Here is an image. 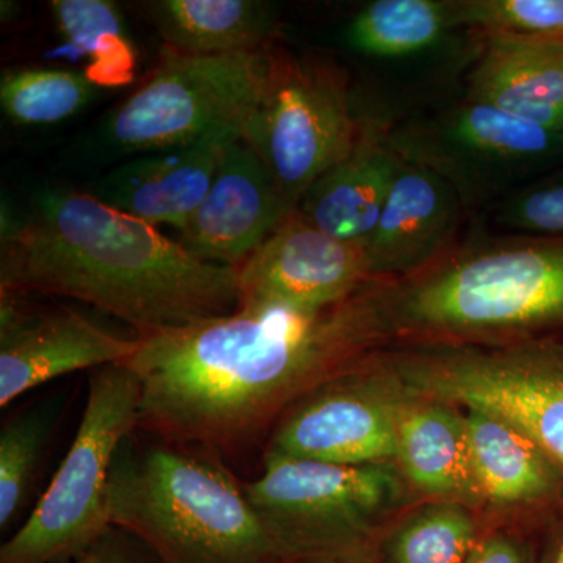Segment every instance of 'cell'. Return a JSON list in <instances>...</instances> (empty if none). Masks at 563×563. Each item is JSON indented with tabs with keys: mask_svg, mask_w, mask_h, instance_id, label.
I'll return each instance as SVG.
<instances>
[{
	"mask_svg": "<svg viewBox=\"0 0 563 563\" xmlns=\"http://www.w3.org/2000/svg\"><path fill=\"white\" fill-rule=\"evenodd\" d=\"M73 563H161L139 539L120 528H111L87 553Z\"/></svg>",
	"mask_w": 563,
	"mask_h": 563,
	"instance_id": "29",
	"label": "cell"
},
{
	"mask_svg": "<svg viewBox=\"0 0 563 563\" xmlns=\"http://www.w3.org/2000/svg\"><path fill=\"white\" fill-rule=\"evenodd\" d=\"M387 280L321 309L262 303L139 339V428L166 443L240 453L299 396L347 376L383 339Z\"/></svg>",
	"mask_w": 563,
	"mask_h": 563,
	"instance_id": "1",
	"label": "cell"
},
{
	"mask_svg": "<svg viewBox=\"0 0 563 563\" xmlns=\"http://www.w3.org/2000/svg\"><path fill=\"white\" fill-rule=\"evenodd\" d=\"M448 25V2L377 0L355 16L347 38L365 54L399 57L432 46Z\"/></svg>",
	"mask_w": 563,
	"mask_h": 563,
	"instance_id": "23",
	"label": "cell"
},
{
	"mask_svg": "<svg viewBox=\"0 0 563 563\" xmlns=\"http://www.w3.org/2000/svg\"><path fill=\"white\" fill-rule=\"evenodd\" d=\"M141 384L124 363L92 373L87 406L60 468L29 520L0 550V563L76 561L110 531V477L139 428Z\"/></svg>",
	"mask_w": 563,
	"mask_h": 563,
	"instance_id": "5",
	"label": "cell"
},
{
	"mask_svg": "<svg viewBox=\"0 0 563 563\" xmlns=\"http://www.w3.org/2000/svg\"><path fill=\"white\" fill-rule=\"evenodd\" d=\"M553 563H563V547L561 548V551H559L558 555H555Z\"/></svg>",
	"mask_w": 563,
	"mask_h": 563,
	"instance_id": "31",
	"label": "cell"
},
{
	"mask_svg": "<svg viewBox=\"0 0 563 563\" xmlns=\"http://www.w3.org/2000/svg\"><path fill=\"white\" fill-rule=\"evenodd\" d=\"M476 525L459 504L424 510L404 526L391 547L393 563H466Z\"/></svg>",
	"mask_w": 563,
	"mask_h": 563,
	"instance_id": "26",
	"label": "cell"
},
{
	"mask_svg": "<svg viewBox=\"0 0 563 563\" xmlns=\"http://www.w3.org/2000/svg\"><path fill=\"white\" fill-rule=\"evenodd\" d=\"M146 7L165 46L184 54H247L277 36L268 3L255 0H158Z\"/></svg>",
	"mask_w": 563,
	"mask_h": 563,
	"instance_id": "19",
	"label": "cell"
},
{
	"mask_svg": "<svg viewBox=\"0 0 563 563\" xmlns=\"http://www.w3.org/2000/svg\"><path fill=\"white\" fill-rule=\"evenodd\" d=\"M446 155L481 169L501 173L533 169L563 154V132L514 114L470 102L454 111L443 132ZM444 144V146H446Z\"/></svg>",
	"mask_w": 563,
	"mask_h": 563,
	"instance_id": "21",
	"label": "cell"
},
{
	"mask_svg": "<svg viewBox=\"0 0 563 563\" xmlns=\"http://www.w3.org/2000/svg\"><path fill=\"white\" fill-rule=\"evenodd\" d=\"M461 221L459 195L435 169L399 162L372 235L363 242L373 279L417 272L446 255Z\"/></svg>",
	"mask_w": 563,
	"mask_h": 563,
	"instance_id": "14",
	"label": "cell"
},
{
	"mask_svg": "<svg viewBox=\"0 0 563 563\" xmlns=\"http://www.w3.org/2000/svg\"><path fill=\"white\" fill-rule=\"evenodd\" d=\"M225 146L199 144L147 152L118 166L96 187V198L141 221L180 229L209 192Z\"/></svg>",
	"mask_w": 563,
	"mask_h": 563,
	"instance_id": "15",
	"label": "cell"
},
{
	"mask_svg": "<svg viewBox=\"0 0 563 563\" xmlns=\"http://www.w3.org/2000/svg\"><path fill=\"white\" fill-rule=\"evenodd\" d=\"M266 47L184 54L163 46L157 65L111 118L120 150L158 152L243 140L261 101Z\"/></svg>",
	"mask_w": 563,
	"mask_h": 563,
	"instance_id": "6",
	"label": "cell"
},
{
	"mask_svg": "<svg viewBox=\"0 0 563 563\" xmlns=\"http://www.w3.org/2000/svg\"><path fill=\"white\" fill-rule=\"evenodd\" d=\"M111 526L161 563H288L217 455L162 442L122 444L110 477Z\"/></svg>",
	"mask_w": 563,
	"mask_h": 563,
	"instance_id": "3",
	"label": "cell"
},
{
	"mask_svg": "<svg viewBox=\"0 0 563 563\" xmlns=\"http://www.w3.org/2000/svg\"><path fill=\"white\" fill-rule=\"evenodd\" d=\"M463 418L481 498L528 503L558 488L555 463L525 433L481 410L468 409Z\"/></svg>",
	"mask_w": 563,
	"mask_h": 563,
	"instance_id": "20",
	"label": "cell"
},
{
	"mask_svg": "<svg viewBox=\"0 0 563 563\" xmlns=\"http://www.w3.org/2000/svg\"><path fill=\"white\" fill-rule=\"evenodd\" d=\"M406 335L472 336L563 325V236H515L443 255L401 291L388 318Z\"/></svg>",
	"mask_w": 563,
	"mask_h": 563,
	"instance_id": "4",
	"label": "cell"
},
{
	"mask_svg": "<svg viewBox=\"0 0 563 563\" xmlns=\"http://www.w3.org/2000/svg\"><path fill=\"white\" fill-rule=\"evenodd\" d=\"M0 290L91 303L147 339L235 312L240 274L95 195L55 192L3 240Z\"/></svg>",
	"mask_w": 563,
	"mask_h": 563,
	"instance_id": "2",
	"label": "cell"
},
{
	"mask_svg": "<svg viewBox=\"0 0 563 563\" xmlns=\"http://www.w3.org/2000/svg\"><path fill=\"white\" fill-rule=\"evenodd\" d=\"M363 129L342 68L276 43L266 47L265 84L243 141L296 209L314 181L354 151Z\"/></svg>",
	"mask_w": 563,
	"mask_h": 563,
	"instance_id": "7",
	"label": "cell"
},
{
	"mask_svg": "<svg viewBox=\"0 0 563 563\" xmlns=\"http://www.w3.org/2000/svg\"><path fill=\"white\" fill-rule=\"evenodd\" d=\"M466 563H525L520 548L506 537L477 540Z\"/></svg>",
	"mask_w": 563,
	"mask_h": 563,
	"instance_id": "30",
	"label": "cell"
},
{
	"mask_svg": "<svg viewBox=\"0 0 563 563\" xmlns=\"http://www.w3.org/2000/svg\"><path fill=\"white\" fill-rule=\"evenodd\" d=\"M383 465L265 455L247 499L288 563H358L369 520L395 495Z\"/></svg>",
	"mask_w": 563,
	"mask_h": 563,
	"instance_id": "8",
	"label": "cell"
},
{
	"mask_svg": "<svg viewBox=\"0 0 563 563\" xmlns=\"http://www.w3.org/2000/svg\"><path fill=\"white\" fill-rule=\"evenodd\" d=\"M470 80V102L563 132V43L488 36Z\"/></svg>",
	"mask_w": 563,
	"mask_h": 563,
	"instance_id": "16",
	"label": "cell"
},
{
	"mask_svg": "<svg viewBox=\"0 0 563 563\" xmlns=\"http://www.w3.org/2000/svg\"><path fill=\"white\" fill-rule=\"evenodd\" d=\"M450 25L477 38L503 36L563 43V0H461L448 2Z\"/></svg>",
	"mask_w": 563,
	"mask_h": 563,
	"instance_id": "25",
	"label": "cell"
},
{
	"mask_svg": "<svg viewBox=\"0 0 563 563\" xmlns=\"http://www.w3.org/2000/svg\"><path fill=\"white\" fill-rule=\"evenodd\" d=\"M295 210L257 152L235 141L179 243L203 262L240 268Z\"/></svg>",
	"mask_w": 563,
	"mask_h": 563,
	"instance_id": "13",
	"label": "cell"
},
{
	"mask_svg": "<svg viewBox=\"0 0 563 563\" xmlns=\"http://www.w3.org/2000/svg\"><path fill=\"white\" fill-rule=\"evenodd\" d=\"M58 32L70 49L88 57L85 76L96 87L118 88L135 76L136 55L118 7L109 0H54Z\"/></svg>",
	"mask_w": 563,
	"mask_h": 563,
	"instance_id": "22",
	"label": "cell"
},
{
	"mask_svg": "<svg viewBox=\"0 0 563 563\" xmlns=\"http://www.w3.org/2000/svg\"><path fill=\"white\" fill-rule=\"evenodd\" d=\"M0 406L65 374L124 363L139 339H122L65 306H32L0 290Z\"/></svg>",
	"mask_w": 563,
	"mask_h": 563,
	"instance_id": "10",
	"label": "cell"
},
{
	"mask_svg": "<svg viewBox=\"0 0 563 563\" xmlns=\"http://www.w3.org/2000/svg\"><path fill=\"white\" fill-rule=\"evenodd\" d=\"M362 383L347 374L310 393L280 418L265 455L339 465L396 457L398 407Z\"/></svg>",
	"mask_w": 563,
	"mask_h": 563,
	"instance_id": "12",
	"label": "cell"
},
{
	"mask_svg": "<svg viewBox=\"0 0 563 563\" xmlns=\"http://www.w3.org/2000/svg\"><path fill=\"white\" fill-rule=\"evenodd\" d=\"M501 222L526 236H563V177L533 185L504 207Z\"/></svg>",
	"mask_w": 563,
	"mask_h": 563,
	"instance_id": "28",
	"label": "cell"
},
{
	"mask_svg": "<svg viewBox=\"0 0 563 563\" xmlns=\"http://www.w3.org/2000/svg\"><path fill=\"white\" fill-rule=\"evenodd\" d=\"M399 162L379 133L363 129L354 151L306 191L299 213L333 239L365 242L383 213Z\"/></svg>",
	"mask_w": 563,
	"mask_h": 563,
	"instance_id": "17",
	"label": "cell"
},
{
	"mask_svg": "<svg viewBox=\"0 0 563 563\" xmlns=\"http://www.w3.org/2000/svg\"><path fill=\"white\" fill-rule=\"evenodd\" d=\"M240 306L321 309L369 284L363 243L343 242L292 211L239 268Z\"/></svg>",
	"mask_w": 563,
	"mask_h": 563,
	"instance_id": "11",
	"label": "cell"
},
{
	"mask_svg": "<svg viewBox=\"0 0 563 563\" xmlns=\"http://www.w3.org/2000/svg\"><path fill=\"white\" fill-rule=\"evenodd\" d=\"M46 428L36 413L18 415L0 432V526L5 529L24 507L35 481Z\"/></svg>",
	"mask_w": 563,
	"mask_h": 563,
	"instance_id": "27",
	"label": "cell"
},
{
	"mask_svg": "<svg viewBox=\"0 0 563 563\" xmlns=\"http://www.w3.org/2000/svg\"><path fill=\"white\" fill-rule=\"evenodd\" d=\"M402 374L433 401L509 422L563 466V346L418 355Z\"/></svg>",
	"mask_w": 563,
	"mask_h": 563,
	"instance_id": "9",
	"label": "cell"
},
{
	"mask_svg": "<svg viewBox=\"0 0 563 563\" xmlns=\"http://www.w3.org/2000/svg\"><path fill=\"white\" fill-rule=\"evenodd\" d=\"M396 459L421 490L481 498L465 418L448 404L424 401L398 407Z\"/></svg>",
	"mask_w": 563,
	"mask_h": 563,
	"instance_id": "18",
	"label": "cell"
},
{
	"mask_svg": "<svg viewBox=\"0 0 563 563\" xmlns=\"http://www.w3.org/2000/svg\"><path fill=\"white\" fill-rule=\"evenodd\" d=\"M98 92L85 73L54 68L5 70L0 102L18 124H54L73 117Z\"/></svg>",
	"mask_w": 563,
	"mask_h": 563,
	"instance_id": "24",
	"label": "cell"
}]
</instances>
